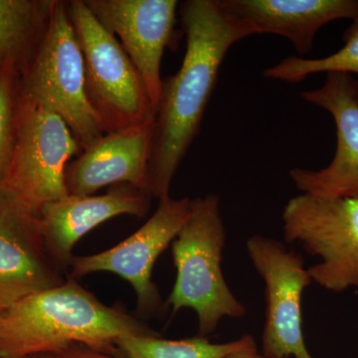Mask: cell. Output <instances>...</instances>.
I'll use <instances>...</instances> for the list:
<instances>
[{
    "mask_svg": "<svg viewBox=\"0 0 358 358\" xmlns=\"http://www.w3.org/2000/svg\"><path fill=\"white\" fill-rule=\"evenodd\" d=\"M179 13L185 55L178 72L162 80L148 162V192L159 200L169 197L178 166L199 134L226 54L248 37L219 0H187Z\"/></svg>",
    "mask_w": 358,
    "mask_h": 358,
    "instance_id": "cell-1",
    "label": "cell"
},
{
    "mask_svg": "<svg viewBox=\"0 0 358 358\" xmlns=\"http://www.w3.org/2000/svg\"><path fill=\"white\" fill-rule=\"evenodd\" d=\"M157 334L141 320L106 306L68 278L0 312V358L59 355L81 345L119 355L117 339Z\"/></svg>",
    "mask_w": 358,
    "mask_h": 358,
    "instance_id": "cell-2",
    "label": "cell"
},
{
    "mask_svg": "<svg viewBox=\"0 0 358 358\" xmlns=\"http://www.w3.org/2000/svg\"><path fill=\"white\" fill-rule=\"evenodd\" d=\"M226 229L215 194L192 199V211L173 242L176 279L166 305L173 313L192 308L200 336L217 329L224 317L240 319L246 308L231 291L222 271Z\"/></svg>",
    "mask_w": 358,
    "mask_h": 358,
    "instance_id": "cell-3",
    "label": "cell"
},
{
    "mask_svg": "<svg viewBox=\"0 0 358 358\" xmlns=\"http://www.w3.org/2000/svg\"><path fill=\"white\" fill-rule=\"evenodd\" d=\"M84 59L85 91L103 134L155 121L147 86L114 34L92 13L85 0L67 1Z\"/></svg>",
    "mask_w": 358,
    "mask_h": 358,
    "instance_id": "cell-4",
    "label": "cell"
},
{
    "mask_svg": "<svg viewBox=\"0 0 358 358\" xmlns=\"http://www.w3.org/2000/svg\"><path fill=\"white\" fill-rule=\"evenodd\" d=\"M20 90L21 95L62 117L83 150L105 134L87 99L83 54L67 1L56 0L48 31L20 77Z\"/></svg>",
    "mask_w": 358,
    "mask_h": 358,
    "instance_id": "cell-5",
    "label": "cell"
},
{
    "mask_svg": "<svg viewBox=\"0 0 358 358\" xmlns=\"http://www.w3.org/2000/svg\"><path fill=\"white\" fill-rule=\"evenodd\" d=\"M282 231L320 262L308 268L313 282L334 293L358 287V199L303 194L285 205Z\"/></svg>",
    "mask_w": 358,
    "mask_h": 358,
    "instance_id": "cell-6",
    "label": "cell"
},
{
    "mask_svg": "<svg viewBox=\"0 0 358 358\" xmlns=\"http://www.w3.org/2000/svg\"><path fill=\"white\" fill-rule=\"evenodd\" d=\"M83 152L62 117L21 95L13 166L7 185L39 216L69 195L65 171Z\"/></svg>",
    "mask_w": 358,
    "mask_h": 358,
    "instance_id": "cell-7",
    "label": "cell"
},
{
    "mask_svg": "<svg viewBox=\"0 0 358 358\" xmlns=\"http://www.w3.org/2000/svg\"><path fill=\"white\" fill-rule=\"evenodd\" d=\"M247 253L265 282L266 320L262 336L265 358H315L303 329L301 301L313 281L299 254L273 238L255 234Z\"/></svg>",
    "mask_w": 358,
    "mask_h": 358,
    "instance_id": "cell-8",
    "label": "cell"
},
{
    "mask_svg": "<svg viewBox=\"0 0 358 358\" xmlns=\"http://www.w3.org/2000/svg\"><path fill=\"white\" fill-rule=\"evenodd\" d=\"M190 211L192 199L188 197L159 200L152 217L121 243L94 255L73 257L70 278L114 273L133 287L141 315L157 313L162 307V296L152 282V270L160 254L173 244Z\"/></svg>",
    "mask_w": 358,
    "mask_h": 358,
    "instance_id": "cell-9",
    "label": "cell"
},
{
    "mask_svg": "<svg viewBox=\"0 0 358 358\" xmlns=\"http://www.w3.org/2000/svg\"><path fill=\"white\" fill-rule=\"evenodd\" d=\"M45 245L39 216L8 185H0V312L67 279Z\"/></svg>",
    "mask_w": 358,
    "mask_h": 358,
    "instance_id": "cell-10",
    "label": "cell"
},
{
    "mask_svg": "<svg viewBox=\"0 0 358 358\" xmlns=\"http://www.w3.org/2000/svg\"><path fill=\"white\" fill-rule=\"evenodd\" d=\"M94 16L120 38L122 48L140 72L155 112L162 96L160 66L173 41L176 0H85Z\"/></svg>",
    "mask_w": 358,
    "mask_h": 358,
    "instance_id": "cell-11",
    "label": "cell"
},
{
    "mask_svg": "<svg viewBox=\"0 0 358 358\" xmlns=\"http://www.w3.org/2000/svg\"><path fill=\"white\" fill-rule=\"evenodd\" d=\"M301 96L306 102L331 113L338 143L329 166L320 171L292 169V181L303 193L358 199V79L329 73L320 89L303 92Z\"/></svg>",
    "mask_w": 358,
    "mask_h": 358,
    "instance_id": "cell-12",
    "label": "cell"
},
{
    "mask_svg": "<svg viewBox=\"0 0 358 358\" xmlns=\"http://www.w3.org/2000/svg\"><path fill=\"white\" fill-rule=\"evenodd\" d=\"M152 199L145 190L120 185L103 195H68L46 205L39 218L49 254L65 272L74 257L73 248L87 233L115 216L145 217Z\"/></svg>",
    "mask_w": 358,
    "mask_h": 358,
    "instance_id": "cell-13",
    "label": "cell"
},
{
    "mask_svg": "<svg viewBox=\"0 0 358 358\" xmlns=\"http://www.w3.org/2000/svg\"><path fill=\"white\" fill-rule=\"evenodd\" d=\"M154 124L105 134L85 148L66 167L65 183L69 195L90 196L106 186L120 185L148 192Z\"/></svg>",
    "mask_w": 358,
    "mask_h": 358,
    "instance_id": "cell-14",
    "label": "cell"
},
{
    "mask_svg": "<svg viewBox=\"0 0 358 358\" xmlns=\"http://www.w3.org/2000/svg\"><path fill=\"white\" fill-rule=\"evenodd\" d=\"M221 7L247 36L275 34L305 55L320 28L358 17V0H219Z\"/></svg>",
    "mask_w": 358,
    "mask_h": 358,
    "instance_id": "cell-15",
    "label": "cell"
},
{
    "mask_svg": "<svg viewBox=\"0 0 358 358\" xmlns=\"http://www.w3.org/2000/svg\"><path fill=\"white\" fill-rule=\"evenodd\" d=\"M56 0H0V67L20 76L31 65L48 31Z\"/></svg>",
    "mask_w": 358,
    "mask_h": 358,
    "instance_id": "cell-16",
    "label": "cell"
},
{
    "mask_svg": "<svg viewBox=\"0 0 358 358\" xmlns=\"http://www.w3.org/2000/svg\"><path fill=\"white\" fill-rule=\"evenodd\" d=\"M117 350L124 358H223L230 353L257 348L251 336L225 343H212L205 336L171 341L152 336L117 339Z\"/></svg>",
    "mask_w": 358,
    "mask_h": 358,
    "instance_id": "cell-17",
    "label": "cell"
},
{
    "mask_svg": "<svg viewBox=\"0 0 358 358\" xmlns=\"http://www.w3.org/2000/svg\"><path fill=\"white\" fill-rule=\"evenodd\" d=\"M343 41V48L327 57L303 59L291 56L284 59L279 64L264 71V77L296 84L317 73L358 75V17L345 30Z\"/></svg>",
    "mask_w": 358,
    "mask_h": 358,
    "instance_id": "cell-18",
    "label": "cell"
},
{
    "mask_svg": "<svg viewBox=\"0 0 358 358\" xmlns=\"http://www.w3.org/2000/svg\"><path fill=\"white\" fill-rule=\"evenodd\" d=\"M20 96V75L0 67V185H7L10 176Z\"/></svg>",
    "mask_w": 358,
    "mask_h": 358,
    "instance_id": "cell-19",
    "label": "cell"
},
{
    "mask_svg": "<svg viewBox=\"0 0 358 358\" xmlns=\"http://www.w3.org/2000/svg\"><path fill=\"white\" fill-rule=\"evenodd\" d=\"M57 358H110V355L96 352L87 346L77 345L68 348L65 352L59 353Z\"/></svg>",
    "mask_w": 358,
    "mask_h": 358,
    "instance_id": "cell-20",
    "label": "cell"
},
{
    "mask_svg": "<svg viewBox=\"0 0 358 358\" xmlns=\"http://www.w3.org/2000/svg\"><path fill=\"white\" fill-rule=\"evenodd\" d=\"M223 358H265L259 355L257 348H248V350H239V352L230 353Z\"/></svg>",
    "mask_w": 358,
    "mask_h": 358,
    "instance_id": "cell-21",
    "label": "cell"
},
{
    "mask_svg": "<svg viewBox=\"0 0 358 358\" xmlns=\"http://www.w3.org/2000/svg\"><path fill=\"white\" fill-rule=\"evenodd\" d=\"M27 358H57L56 355H37V357H27Z\"/></svg>",
    "mask_w": 358,
    "mask_h": 358,
    "instance_id": "cell-22",
    "label": "cell"
}]
</instances>
